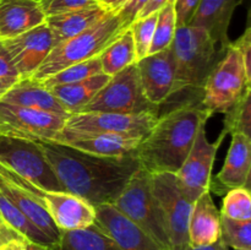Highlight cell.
I'll return each mask as SVG.
<instances>
[{
  "label": "cell",
  "mask_w": 251,
  "mask_h": 250,
  "mask_svg": "<svg viewBox=\"0 0 251 250\" xmlns=\"http://www.w3.org/2000/svg\"><path fill=\"white\" fill-rule=\"evenodd\" d=\"M61 186L93 206L112 205L140 164L135 154L100 157L59 142L36 141Z\"/></svg>",
  "instance_id": "cell-1"
},
{
  "label": "cell",
  "mask_w": 251,
  "mask_h": 250,
  "mask_svg": "<svg viewBox=\"0 0 251 250\" xmlns=\"http://www.w3.org/2000/svg\"><path fill=\"white\" fill-rule=\"evenodd\" d=\"M211 117L201 103H184L158 117L134 153L140 167L152 175L176 174L190 152L200 126Z\"/></svg>",
  "instance_id": "cell-2"
},
{
  "label": "cell",
  "mask_w": 251,
  "mask_h": 250,
  "mask_svg": "<svg viewBox=\"0 0 251 250\" xmlns=\"http://www.w3.org/2000/svg\"><path fill=\"white\" fill-rule=\"evenodd\" d=\"M176 77L173 95L184 90H202L213 66L226 48H220L201 27H176L171 44Z\"/></svg>",
  "instance_id": "cell-3"
},
{
  "label": "cell",
  "mask_w": 251,
  "mask_h": 250,
  "mask_svg": "<svg viewBox=\"0 0 251 250\" xmlns=\"http://www.w3.org/2000/svg\"><path fill=\"white\" fill-rule=\"evenodd\" d=\"M124 29L126 28H124L117 12L109 11L92 27L56 44L32 78L42 81L68 66L98 56Z\"/></svg>",
  "instance_id": "cell-4"
},
{
  "label": "cell",
  "mask_w": 251,
  "mask_h": 250,
  "mask_svg": "<svg viewBox=\"0 0 251 250\" xmlns=\"http://www.w3.org/2000/svg\"><path fill=\"white\" fill-rule=\"evenodd\" d=\"M249 88L251 77L245 71L242 55L230 42L203 85L201 105L212 115L225 114L242 100Z\"/></svg>",
  "instance_id": "cell-5"
},
{
  "label": "cell",
  "mask_w": 251,
  "mask_h": 250,
  "mask_svg": "<svg viewBox=\"0 0 251 250\" xmlns=\"http://www.w3.org/2000/svg\"><path fill=\"white\" fill-rule=\"evenodd\" d=\"M151 179L152 174L139 167L112 206L149 234L162 249L172 250L159 210L152 195Z\"/></svg>",
  "instance_id": "cell-6"
},
{
  "label": "cell",
  "mask_w": 251,
  "mask_h": 250,
  "mask_svg": "<svg viewBox=\"0 0 251 250\" xmlns=\"http://www.w3.org/2000/svg\"><path fill=\"white\" fill-rule=\"evenodd\" d=\"M151 189L172 250H185L189 247L188 227L193 202L186 198L174 173L153 174Z\"/></svg>",
  "instance_id": "cell-7"
},
{
  "label": "cell",
  "mask_w": 251,
  "mask_h": 250,
  "mask_svg": "<svg viewBox=\"0 0 251 250\" xmlns=\"http://www.w3.org/2000/svg\"><path fill=\"white\" fill-rule=\"evenodd\" d=\"M159 107L150 102L142 91L136 64L125 68L100 88L82 112H108L122 114L158 113Z\"/></svg>",
  "instance_id": "cell-8"
},
{
  "label": "cell",
  "mask_w": 251,
  "mask_h": 250,
  "mask_svg": "<svg viewBox=\"0 0 251 250\" xmlns=\"http://www.w3.org/2000/svg\"><path fill=\"white\" fill-rule=\"evenodd\" d=\"M0 164L44 190L65 191L36 141L0 135Z\"/></svg>",
  "instance_id": "cell-9"
},
{
  "label": "cell",
  "mask_w": 251,
  "mask_h": 250,
  "mask_svg": "<svg viewBox=\"0 0 251 250\" xmlns=\"http://www.w3.org/2000/svg\"><path fill=\"white\" fill-rule=\"evenodd\" d=\"M158 117V113H141V114H122V113L108 112L75 113L66 118L65 125L59 137L90 134L144 137L153 127Z\"/></svg>",
  "instance_id": "cell-10"
},
{
  "label": "cell",
  "mask_w": 251,
  "mask_h": 250,
  "mask_svg": "<svg viewBox=\"0 0 251 250\" xmlns=\"http://www.w3.org/2000/svg\"><path fill=\"white\" fill-rule=\"evenodd\" d=\"M68 117L0 100V135L29 141L55 142Z\"/></svg>",
  "instance_id": "cell-11"
},
{
  "label": "cell",
  "mask_w": 251,
  "mask_h": 250,
  "mask_svg": "<svg viewBox=\"0 0 251 250\" xmlns=\"http://www.w3.org/2000/svg\"><path fill=\"white\" fill-rule=\"evenodd\" d=\"M226 135L221 131L216 141L210 142L206 135V123L201 125L190 152L176 173L184 194L193 203L201 194L210 190L216 154Z\"/></svg>",
  "instance_id": "cell-12"
},
{
  "label": "cell",
  "mask_w": 251,
  "mask_h": 250,
  "mask_svg": "<svg viewBox=\"0 0 251 250\" xmlns=\"http://www.w3.org/2000/svg\"><path fill=\"white\" fill-rule=\"evenodd\" d=\"M0 191L34 227L58 245L61 232L54 225L43 202L33 193L29 181L0 164Z\"/></svg>",
  "instance_id": "cell-13"
},
{
  "label": "cell",
  "mask_w": 251,
  "mask_h": 250,
  "mask_svg": "<svg viewBox=\"0 0 251 250\" xmlns=\"http://www.w3.org/2000/svg\"><path fill=\"white\" fill-rule=\"evenodd\" d=\"M32 189L60 232L85 229L95 225L96 208L88 201L68 191L44 190L33 184Z\"/></svg>",
  "instance_id": "cell-14"
},
{
  "label": "cell",
  "mask_w": 251,
  "mask_h": 250,
  "mask_svg": "<svg viewBox=\"0 0 251 250\" xmlns=\"http://www.w3.org/2000/svg\"><path fill=\"white\" fill-rule=\"evenodd\" d=\"M2 43L20 78L32 77L55 46L46 22L20 36L2 39Z\"/></svg>",
  "instance_id": "cell-15"
},
{
  "label": "cell",
  "mask_w": 251,
  "mask_h": 250,
  "mask_svg": "<svg viewBox=\"0 0 251 250\" xmlns=\"http://www.w3.org/2000/svg\"><path fill=\"white\" fill-rule=\"evenodd\" d=\"M136 66L142 91L152 104L159 107L173 96L176 66L171 47L140 59Z\"/></svg>",
  "instance_id": "cell-16"
},
{
  "label": "cell",
  "mask_w": 251,
  "mask_h": 250,
  "mask_svg": "<svg viewBox=\"0 0 251 250\" xmlns=\"http://www.w3.org/2000/svg\"><path fill=\"white\" fill-rule=\"evenodd\" d=\"M96 225L107 233L120 250H163L149 234L109 203L95 206Z\"/></svg>",
  "instance_id": "cell-17"
},
{
  "label": "cell",
  "mask_w": 251,
  "mask_h": 250,
  "mask_svg": "<svg viewBox=\"0 0 251 250\" xmlns=\"http://www.w3.org/2000/svg\"><path fill=\"white\" fill-rule=\"evenodd\" d=\"M251 169V137L235 132L228 149L223 168L211 180L210 191L221 195L234 188H248Z\"/></svg>",
  "instance_id": "cell-18"
},
{
  "label": "cell",
  "mask_w": 251,
  "mask_h": 250,
  "mask_svg": "<svg viewBox=\"0 0 251 250\" xmlns=\"http://www.w3.org/2000/svg\"><path fill=\"white\" fill-rule=\"evenodd\" d=\"M238 0H200L189 25L205 29L220 48H227L233 14Z\"/></svg>",
  "instance_id": "cell-19"
},
{
  "label": "cell",
  "mask_w": 251,
  "mask_h": 250,
  "mask_svg": "<svg viewBox=\"0 0 251 250\" xmlns=\"http://www.w3.org/2000/svg\"><path fill=\"white\" fill-rule=\"evenodd\" d=\"M142 137L110 134H90L60 136L55 142L77 151L100 157H124L134 154Z\"/></svg>",
  "instance_id": "cell-20"
},
{
  "label": "cell",
  "mask_w": 251,
  "mask_h": 250,
  "mask_svg": "<svg viewBox=\"0 0 251 250\" xmlns=\"http://www.w3.org/2000/svg\"><path fill=\"white\" fill-rule=\"evenodd\" d=\"M221 212L210 190L201 194L193 203L189 218V247H205L220 240Z\"/></svg>",
  "instance_id": "cell-21"
},
{
  "label": "cell",
  "mask_w": 251,
  "mask_h": 250,
  "mask_svg": "<svg viewBox=\"0 0 251 250\" xmlns=\"http://www.w3.org/2000/svg\"><path fill=\"white\" fill-rule=\"evenodd\" d=\"M46 19L39 0H0V39L20 36Z\"/></svg>",
  "instance_id": "cell-22"
},
{
  "label": "cell",
  "mask_w": 251,
  "mask_h": 250,
  "mask_svg": "<svg viewBox=\"0 0 251 250\" xmlns=\"http://www.w3.org/2000/svg\"><path fill=\"white\" fill-rule=\"evenodd\" d=\"M108 12L109 10L105 9L100 2L96 1L81 9L48 16L46 19V24L53 34L54 44L56 46L92 27Z\"/></svg>",
  "instance_id": "cell-23"
},
{
  "label": "cell",
  "mask_w": 251,
  "mask_h": 250,
  "mask_svg": "<svg viewBox=\"0 0 251 250\" xmlns=\"http://www.w3.org/2000/svg\"><path fill=\"white\" fill-rule=\"evenodd\" d=\"M0 100L19 107L32 108L54 114L70 115L41 81L32 77L17 80L0 98Z\"/></svg>",
  "instance_id": "cell-24"
},
{
  "label": "cell",
  "mask_w": 251,
  "mask_h": 250,
  "mask_svg": "<svg viewBox=\"0 0 251 250\" xmlns=\"http://www.w3.org/2000/svg\"><path fill=\"white\" fill-rule=\"evenodd\" d=\"M110 76L100 73L78 82L48 88L68 114L82 112L98 91L109 81Z\"/></svg>",
  "instance_id": "cell-25"
},
{
  "label": "cell",
  "mask_w": 251,
  "mask_h": 250,
  "mask_svg": "<svg viewBox=\"0 0 251 250\" xmlns=\"http://www.w3.org/2000/svg\"><path fill=\"white\" fill-rule=\"evenodd\" d=\"M102 73L113 76L124 70L130 65L137 63L132 34L129 28L118 34L102 51L100 55Z\"/></svg>",
  "instance_id": "cell-26"
},
{
  "label": "cell",
  "mask_w": 251,
  "mask_h": 250,
  "mask_svg": "<svg viewBox=\"0 0 251 250\" xmlns=\"http://www.w3.org/2000/svg\"><path fill=\"white\" fill-rule=\"evenodd\" d=\"M53 250H120V248L95 223L85 229L61 232L58 245Z\"/></svg>",
  "instance_id": "cell-27"
},
{
  "label": "cell",
  "mask_w": 251,
  "mask_h": 250,
  "mask_svg": "<svg viewBox=\"0 0 251 250\" xmlns=\"http://www.w3.org/2000/svg\"><path fill=\"white\" fill-rule=\"evenodd\" d=\"M100 73H102V68H100V56H95V58H91L88 60L68 66V68L55 73L54 75L44 78L41 82L47 88H51L54 86L78 82V81L86 80V78L92 77V76Z\"/></svg>",
  "instance_id": "cell-28"
},
{
  "label": "cell",
  "mask_w": 251,
  "mask_h": 250,
  "mask_svg": "<svg viewBox=\"0 0 251 250\" xmlns=\"http://www.w3.org/2000/svg\"><path fill=\"white\" fill-rule=\"evenodd\" d=\"M176 29V10H174V1H169L168 4H166L159 10L158 15H157L156 28H154L150 54L169 48L172 42H173Z\"/></svg>",
  "instance_id": "cell-29"
},
{
  "label": "cell",
  "mask_w": 251,
  "mask_h": 250,
  "mask_svg": "<svg viewBox=\"0 0 251 250\" xmlns=\"http://www.w3.org/2000/svg\"><path fill=\"white\" fill-rule=\"evenodd\" d=\"M223 125L226 134H239L251 137V88L245 92L242 100L225 113Z\"/></svg>",
  "instance_id": "cell-30"
},
{
  "label": "cell",
  "mask_w": 251,
  "mask_h": 250,
  "mask_svg": "<svg viewBox=\"0 0 251 250\" xmlns=\"http://www.w3.org/2000/svg\"><path fill=\"white\" fill-rule=\"evenodd\" d=\"M220 239L233 250H251V221L232 220L221 215Z\"/></svg>",
  "instance_id": "cell-31"
},
{
  "label": "cell",
  "mask_w": 251,
  "mask_h": 250,
  "mask_svg": "<svg viewBox=\"0 0 251 250\" xmlns=\"http://www.w3.org/2000/svg\"><path fill=\"white\" fill-rule=\"evenodd\" d=\"M157 15H158V11L147 15L145 17H137L129 26V29L132 34L137 61L150 54L154 28H156Z\"/></svg>",
  "instance_id": "cell-32"
},
{
  "label": "cell",
  "mask_w": 251,
  "mask_h": 250,
  "mask_svg": "<svg viewBox=\"0 0 251 250\" xmlns=\"http://www.w3.org/2000/svg\"><path fill=\"white\" fill-rule=\"evenodd\" d=\"M221 215L238 221H251V195L248 188H234L226 193Z\"/></svg>",
  "instance_id": "cell-33"
},
{
  "label": "cell",
  "mask_w": 251,
  "mask_h": 250,
  "mask_svg": "<svg viewBox=\"0 0 251 250\" xmlns=\"http://www.w3.org/2000/svg\"><path fill=\"white\" fill-rule=\"evenodd\" d=\"M96 1L97 0H39V4L43 9L46 17H48L61 14V12L81 9Z\"/></svg>",
  "instance_id": "cell-34"
},
{
  "label": "cell",
  "mask_w": 251,
  "mask_h": 250,
  "mask_svg": "<svg viewBox=\"0 0 251 250\" xmlns=\"http://www.w3.org/2000/svg\"><path fill=\"white\" fill-rule=\"evenodd\" d=\"M147 1L149 0H125L124 4L115 11L122 20L124 28H129L130 25L136 19Z\"/></svg>",
  "instance_id": "cell-35"
},
{
  "label": "cell",
  "mask_w": 251,
  "mask_h": 250,
  "mask_svg": "<svg viewBox=\"0 0 251 250\" xmlns=\"http://www.w3.org/2000/svg\"><path fill=\"white\" fill-rule=\"evenodd\" d=\"M200 0H174L176 27L189 25Z\"/></svg>",
  "instance_id": "cell-36"
},
{
  "label": "cell",
  "mask_w": 251,
  "mask_h": 250,
  "mask_svg": "<svg viewBox=\"0 0 251 250\" xmlns=\"http://www.w3.org/2000/svg\"><path fill=\"white\" fill-rule=\"evenodd\" d=\"M233 46L238 49V51L240 53L243 59V63H244L245 71H247L248 75L251 77V28L250 26H248L245 28L244 33L237 39V41L232 42Z\"/></svg>",
  "instance_id": "cell-37"
},
{
  "label": "cell",
  "mask_w": 251,
  "mask_h": 250,
  "mask_svg": "<svg viewBox=\"0 0 251 250\" xmlns=\"http://www.w3.org/2000/svg\"><path fill=\"white\" fill-rule=\"evenodd\" d=\"M0 78H17V80L20 78L1 39H0Z\"/></svg>",
  "instance_id": "cell-38"
},
{
  "label": "cell",
  "mask_w": 251,
  "mask_h": 250,
  "mask_svg": "<svg viewBox=\"0 0 251 250\" xmlns=\"http://www.w3.org/2000/svg\"><path fill=\"white\" fill-rule=\"evenodd\" d=\"M169 1H174V0H149L147 4L142 7L141 11L139 12L137 17H145L147 16V15L154 14V12L159 11V10H161L164 5L168 4Z\"/></svg>",
  "instance_id": "cell-39"
},
{
  "label": "cell",
  "mask_w": 251,
  "mask_h": 250,
  "mask_svg": "<svg viewBox=\"0 0 251 250\" xmlns=\"http://www.w3.org/2000/svg\"><path fill=\"white\" fill-rule=\"evenodd\" d=\"M0 250H25V239L17 238V239L7 240L0 244Z\"/></svg>",
  "instance_id": "cell-40"
},
{
  "label": "cell",
  "mask_w": 251,
  "mask_h": 250,
  "mask_svg": "<svg viewBox=\"0 0 251 250\" xmlns=\"http://www.w3.org/2000/svg\"><path fill=\"white\" fill-rule=\"evenodd\" d=\"M230 248H228L222 240H217L216 243L211 245H205V247H188L185 250H229Z\"/></svg>",
  "instance_id": "cell-41"
},
{
  "label": "cell",
  "mask_w": 251,
  "mask_h": 250,
  "mask_svg": "<svg viewBox=\"0 0 251 250\" xmlns=\"http://www.w3.org/2000/svg\"><path fill=\"white\" fill-rule=\"evenodd\" d=\"M98 2L103 5L105 9H108L109 11H117L123 4H124L125 0H97Z\"/></svg>",
  "instance_id": "cell-42"
},
{
  "label": "cell",
  "mask_w": 251,
  "mask_h": 250,
  "mask_svg": "<svg viewBox=\"0 0 251 250\" xmlns=\"http://www.w3.org/2000/svg\"><path fill=\"white\" fill-rule=\"evenodd\" d=\"M20 80V78H19ZM17 81V78H0V98Z\"/></svg>",
  "instance_id": "cell-43"
},
{
  "label": "cell",
  "mask_w": 251,
  "mask_h": 250,
  "mask_svg": "<svg viewBox=\"0 0 251 250\" xmlns=\"http://www.w3.org/2000/svg\"><path fill=\"white\" fill-rule=\"evenodd\" d=\"M25 250H51V249H48V248L43 247V245L34 244V243L25 240Z\"/></svg>",
  "instance_id": "cell-44"
},
{
  "label": "cell",
  "mask_w": 251,
  "mask_h": 250,
  "mask_svg": "<svg viewBox=\"0 0 251 250\" xmlns=\"http://www.w3.org/2000/svg\"><path fill=\"white\" fill-rule=\"evenodd\" d=\"M234 250H240V249H234Z\"/></svg>",
  "instance_id": "cell-45"
}]
</instances>
